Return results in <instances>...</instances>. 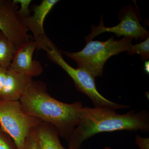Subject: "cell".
<instances>
[{
  "label": "cell",
  "instance_id": "obj_13",
  "mask_svg": "<svg viewBox=\"0 0 149 149\" xmlns=\"http://www.w3.org/2000/svg\"><path fill=\"white\" fill-rule=\"evenodd\" d=\"M127 52L130 55L136 54L140 55L143 61L148 60L149 58V37L143 42L132 45Z\"/></svg>",
  "mask_w": 149,
  "mask_h": 149
},
{
  "label": "cell",
  "instance_id": "obj_1",
  "mask_svg": "<svg viewBox=\"0 0 149 149\" xmlns=\"http://www.w3.org/2000/svg\"><path fill=\"white\" fill-rule=\"evenodd\" d=\"M19 102L26 114L53 125L66 141L80 122L82 103L57 100L48 93L47 85L42 81L32 80Z\"/></svg>",
  "mask_w": 149,
  "mask_h": 149
},
{
  "label": "cell",
  "instance_id": "obj_20",
  "mask_svg": "<svg viewBox=\"0 0 149 149\" xmlns=\"http://www.w3.org/2000/svg\"><path fill=\"white\" fill-rule=\"evenodd\" d=\"M104 149H111V148H109V147L107 146V147H105V148H104Z\"/></svg>",
  "mask_w": 149,
  "mask_h": 149
},
{
  "label": "cell",
  "instance_id": "obj_11",
  "mask_svg": "<svg viewBox=\"0 0 149 149\" xmlns=\"http://www.w3.org/2000/svg\"><path fill=\"white\" fill-rule=\"evenodd\" d=\"M35 133L41 149H72L63 146L58 131L49 123L41 121L35 128Z\"/></svg>",
  "mask_w": 149,
  "mask_h": 149
},
{
  "label": "cell",
  "instance_id": "obj_10",
  "mask_svg": "<svg viewBox=\"0 0 149 149\" xmlns=\"http://www.w3.org/2000/svg\"><path fill=\"white\" fill-rule=\"evenodd\" d=\"M33 80L8 68L4 86L0 96L1 101H19L29 83Z\"/></svg>",
  "mask_w": 149,
  "mask_h": 149
},
{
  "label": "cell",
  "instance_id": "obj_5",
  "mask_svg": "<svg viewBox=\"0 0 149 149\" xmlns=\"http://www.w3.org/2000/svg\"><path fill=\"white\" fill-rule=\"evenodd\" d=\"M41 121L24 112L19 101H0V126L18 149H24L27 138Z\"/></svg>",
  "mask_w": 149,
  "mask_h": 149
},
{
  "label": "cell",
  "instance_id": "obj_16",
  "mask_svg": "<svg viewBox=\"0 0 149 149\" xmlns=\"http://www.w3.org/2000/svg\"><path fill=\"white\" fill-rule=\"evenodd\" d=\"M24 149H41L36 138L35 130L27 138L25 142Z\"/></svg>",
  "mask_w": 149,
  "mask_h": 149
},
{
  "label": "cell",
  "instance_id": "obj_12",
  "mask_svg": "<svg viewBox=\"0 0 149 149\" xmlns=\"http://www.w3.org/2000/svg\"><path fill=\"white\" fill-rule=\"evenodd\" d=\"M16 49L15 45L0 32V67L4 68L10 67Z\"/></svg>",
  "mask_w": 149,
  "mask_h": 149
},
{
  "label": "cell",
  "instance_id": "obj_8",
  "mask_svg": "<svg viewBox=\"0 0 149 149\" xmlns=\"http://www.w3.org/2000/svg\"><path fill=\"white\" fill-rule=\"evenodd\" d=\"M59 1L43 0L40 4L33 7V13L28 17L20 20L28 31L32 32L37 49H41L49 39L44 30V23L46 16Z\"/></svg>",
  "mask_w": 149,
  "mask_h": 149
},
{
  "label": "cell",
  "instance_id": "obj_17",
  "mask_svg": "<svg viewBox=\"0 0 149 149\" xmlns=\"http://www.w3.org/2000/svg\"><path fill=\"white\" fill-rule=\"evenodd\" d=\"M136 143L140 149H149V138H143L139 135L136 136Z\"/></svg>",
  "mask_w": 149,
  "mask_h": 149
},
{
  "label": "cell",
  "instance_id": "obj_9",
  "mask_svg": "<svg viewBox=\"0 0 149 149\" xmlns=\"http://www.w3.org/2000/svg\"><path fill=\"white\" fill-rule=\"evenodd\" d=\"M37 44L33 39L17 48L10 67L15 71L28 77H37L43 71L42 64L33 59Z\"/></svg>",
  "mask_w": 149,
  "mask_h": 149
},
{
  "label": "cell",
  "instance_id": "obj_3",
  "mask_svg": "<svg viewBox=\"0 0 149 149\" xmlns=\"http://www.w3.org/2000/svg\"><path fill=\"white\" fill-rule=\"evenodd\" d=\"M133 38L123 37L115 40L112 36L104 42L91 41L86 43L82 50L76 52H63V53L74 61L77 68L84 70L94 77L102 76L104 65L112 56L127 52L132 45Z\"/></svg>",
  "mask_w": 149,
  "mask_h": 149
},
{
  "label": "cell",
  "instance_id": "obj_18",
  "mask_svg": "<svg viewBox=\"0 0 149 149\" xmlns=\"http://www.w3.org/2000/svg\"><path fill=\"white\" fill-rule=\"evenodd\" d=\"M8 68H4L0 67V96L5 83Z\"/></svg>",
  "mask_w": 149,
  "mask_h": 149
},
{
  "label": "cell",
  "instance_id": "obj_7",
  "mask_svg": "<svg viewBox=\"0 0 149 149\" xmlns=\"http://www.w3.org/2000/svg\"><path fill=\"white\" fill-rule=\"evenodd\" d=\"M18 5L11 0H0V32L17 48L32 40L17 14Z\"/></svg>",
  "mask_w": 149,
  "mask_h": 149
},
{
  "label": "cell",
  "instance_id": "obj_14",
  "mask_svg": "<svg viewBox=\"0 0 149 149\" xmlns=\"http://www.w3.org/2000/svg\"><path fill=\"white\" fill-rule=\"evenodd\" d=\"M0 149H18L10 136L0 126Z\"/></svg>",
  "mask_w": 149,
  "mask_h": 149
},
{
  "label": "cell",
  "instance_id": "obj_2",
  "mask_svg": "<svg viewBox=\"0 0 149 149\" xmlns=\"http://www.w3.org/2000/svg\"><path fill=\"white\" fill-rule=\"evenodd\" d=\"M80 118L79 124L67 141L70 148L80 149L83 142L102 132L149 131V113L145 109L120 114L111 109L85 107L80 110Z\"/></svg>",
  "mask_w": 149,
  "mask_h": 149
},
{
  "label": "cell",
  "instance_id": "obj_15",
  "mask_svg": "<svg viewBox=\"0 0 149 149\" xmlns=\"http://www.w3.org/2000/svg\"><path fill=\"white\" fill-rule=\"evenodd\" d=\"M17 4L20 5V8L17 11V15L19 18L28 17L31 15L29 6L32 3L31 0H13Z\"/></svg>",
  "mask_w": 149,
  "mask_h": 149
},
{
  "label": "cell",
  "instance_id": "obj_4",
  "mask_svg": "<svg viewBox=\"0 0 149 149\" xmlns=\"http://www.w3.org/2000/svg\"><path fill=\"white\" fill-rule=\"evenodd\" d=\"M43 50L46 51L48 58L60 66L70 76L76 89L91 99L95 107L105 108L115 110L130 108L126 105L110 101L103 97L97 90L95 77L84 70L78 68H74L70 66L63 57L62 52L50 39Z\"/></svg>",
  "mask_w": 149,
  "mask_h": 149
},
{
  "label": "cell",
  "instance_id": "obj_19",
  "mask_svg": "<svg viewBox=\"0 0 149 149\" xmlns=\"http://www.w3.org/2000/svg\"><path fill=\"white\" fill-rule=\"evenodd\" d=\"M144 69L147 73L149 74V61H147L145 62L144 65Z\"/></svg>",
  "mask_w": 149,
  "mask_h": 149
},
{
  "label": "cell",
  "instance_id": "obj_6",
  "mask_svg": "<svg viewBox=\"0 0 149 149\" xmlns=\"http://www.w3.org/2000/svg\"><path fill=\"white\" fill-rule=\"evenodd\" d=\"M119 24L112 27L104 25L102 16L97 26L91 25L92 30L85 37L86 43L93 40L96 36L104 32H111L118 37H130L136 40H145L148 38V31L142 26L136 10L131 6H128L121 10Z\"/></svg>",
  "mask_w": 149,
  "mask_h": 149
}]
</instances>
